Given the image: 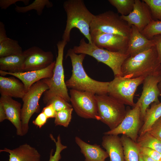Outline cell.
<instances>
[{"instance_id":"1","label":"cell","mask_w":161,"mask_h":161,"mask_svg":"<svg viewBox=\"0 0 161 161\" xmlns=\"http://www.w3.org/2000/svg\"><path fill=\"white\" fill-rule=\"evenodd\" d=\"M86 55L84 54H76L72 49L68 50L65 58H70L72 70L71 76L66 82L67 87L89 92L97 95L107 94L109 82H101L94 80L87 75L84 70L83 61Z\"/></svg>"},{"instance_id":"2","label":"cell","mask_w":161,"mask_h":161,"mask_svg":"<svg viewBox=\"0 0 161 161\" xmlns=\"http://www.w3.org/2000/svg\"><path fill=\"white\" fill-rule=\"evenodd\" d=\"M121 72L122 77L129 78L161 75V64L155 46L128 57L122 64Z\"/></svg>"},{"instance_id":"3","label":"cell","mask_w":161,"mask_h":161,"mask_svg":"<svg viewBox=\"0 0 161 161\" xmlns=\"http://www.w3.org/2000/svg\"><path fill=\"white\" fill-rule=\"evenodd\" d=\"M63 7L67 15L65 29L62 40L67 42L70 41V34L73 28H77L92 44L90 25L95 15L91 13L82 0H67L64 1Z\"/></svg>"},{"instance_id":"4","label":"cell","mask_w":161,"mask_h":161,"mask_svg":"<svg viewBox=\"0 0 161 161\" xmlns=\"http://www.w3.org/2000/svg\"><path fill=\"white\" fill-rule=\"evenodd\" d=\"M76 54H84L91 56L98 62L109 66L112 70L114 77L121 76V68L125 60L129 56L126 53L113 52L99 48L93 44L87 43L84 38L80 41L78 46L72 49Z\"/></svg>"},{"instance_id":"5","label":"cell","mask_w":161,"mask_h":161,"mask_svg":"<svg viewBox=\"0 0 161 161\" xmlns=\"http://www.w3.org/2000/svg\"><path fill=\"white\" fill-rule=\"evenodd\" d=\"M67 43L62 40L58 42L56 44L58 55L53 71V75L51 78L43 79L49 87V89L44 93L43 100L45 104L51 98L56 96L63 98L68 102H70V96L64 80L63 66L64 49Z\"/></svg>"},{"instance_id":"6","label":"cell","mask_w":161,"mask_h":161,"mask_svg":"<svg viewBox=\"0 0 161 161\" xmlns=\"http://www.w3.org/2000/svg\"><path fill=\"white\" fill-rule=\"evenodd\" d=\"M100 120L110 130L121 123L126 112L125 105L107 94L96 95Z\"/></svg>"},{"instance_id":"7","label":"cell","mask_w":161,"mask_h":161,"mask_svg":"<svg viewBox=\"0 0 161 161\" xmlns=\"http://www.w3.org/2000/svg\"><path fill=\"white\" fill-rule=\"evenodd\" d=\"M131 26L118 14L109 10L94 15L90 25V32L97 30L103 33L130 35Z\"/></svg>"},{"instance_id":"8","label":"cell","mask_w":161,"mask_h":161,"mask_svg":"<svg viewBox=\"0 0 161 161\" xmlns=\"http://www.w3.org/2000/svg\"><path fill=\"white\" fill-rule=\"evenodd\" d=\"M49 89L48 85L40 80L33 84L22 99L23 104L21 111V120L23 136L28 131L29 123L34 113L40 111V99L44 93Z\"/></svg>"},{"instance_id":"9","label":"cell","mask_w":161,"mask_h":161,"mask_svg":"<svg viewBox=\"0 0 161 161\" xmlns=\"http://www.w3.org/2000/svg\"><path fill=\"white\" fill-rule=\"evenodd\" d=\"M144 78L114 77V79L109 82L108 94L124 105L134 107L135 104L134 101V94L138 86L143 83Z\"/></svg>"},{"instance_id":"10","label":"cell","mask_w":161,"mask_h":161,"mask_svg":"<svg viewBox=\"0 0 161 161\" xmlns=\"http://www.w3.org/2000/svg\"><path fill=\"white\" fill-rule=\"evenodd\" d=\"M69 94L71 104L78 115L85 119L100 120L95 94L71 89Z\"/></svg>"},{"instance_id":"11","label":"cell","mask_w":161,"mask_h":161,"mask_svg":"<svg viewBox=\"0 0 161 161\" xmlns=\"http://www.w3.org/2000/svg\"><path fill=\"white\" fill-rule=\"evenodd\" d=\"M142 121L140 106L136 103L132 109L127 110L124 119L118 126L103 134L115 135L122 134L136 143Z\"/></svg>"},{"instance_id":"12","label":"cell","mask_w":161,"mask_h":161,"mask_svg":"<svg viewBox=\"0 0 161 161\" xmlns=\"http://www.w3.org/2000/svg\"><path fill=\"white\" fill-rule=\"evenodd\" d=\"M92 44L97 47L113 52L126 53L129 37L102 32L97 30L90 31Z\"/></svg>"},{"instance_id":"13","label":"cell","mask_w":161,"mask_h":161,"mask_svg":"<svg viewBox=\"0 0 161 161\" xmlns=\"http://www.w3.org/2000/svg\"><path fill=\"white\" fill-rule=\"evenodd\" d=\"M24 61L22 72L45 68L53 61L54 55L50 51H45L37 46H33L23 51Z\"/></svg>"},{"instance_id":"14","label":"cell","mask_w":161,"mask_h":161,"mask_svg":"<svg viewBox=\"0 0 161 161\" xmlns=\"http://www.w3.org/2000/svg\"><path fill=\"white\" fill-rule=\"evenodd\" d=\"M161 80V75L149 76L144 78L142 94L136 103L140 106L141 117L143 121L149 105L153 103H160L158 97L161 95V92L158 84Z\"/></svg>"},{"instance_id":"15","label":"cell","mask_w":161,"mask_h":161,"mask_svg":"<svg viewBox=\"0 0 161 161\" xmlns=\"http://www.w3.org/2000/svg\"><path fill=\"white\" fill-rule=\"evenodd\" d=\"M120 17L130 25L136 27L141 32L154 20L148 6L143 0H134L132 11L127 16Z\"/></svg>"},{"instance_id":"16","label":"cell","mask_w":161,"mask_h":161,"mask_svg":"<svg viewBox=\"0 0 161 161\" xmlns=\"http://www.w3.org/2000/svg\"><path fill=\"white\" fill-rule=\"evenodd\" d=\"M55 63V61H54L45 68L33 71L11 73L0 70V76H4L9 75L17 78L24 84L27 93L31 86L36 82L44 78H50L52 77Z\"/></svg>"},{"instance_id":"17","label":"cell","mask_w":161,"mask_h":161,"mask_svg":"<svg viewBox=\"0 0 161 161\" xmlns=\"http://www.w3.org/2000/svg\"><path fill=\"white\" fill-rule=\"evenodd\" d=\"M155 46L153 39L146 38L134 26L131 25L128 49L126 54L129 56L136 55Z\"/></svg>"},{"instance_id":"18","label":"cell","mask_w":161,"mask_h":161,"mask_svg":"<svg viewBox=\"0 0 161 161\" xmlns=\"http://www.w3.org/2000/svg\"><path fill=\"white\" fill-rule=\"evenodd\" d=\"M0 102L3 105L6 113L7 119L14 125L18 136H23L21 120V105L10 96L1 95Z\"/></svg>"},{"instance_id":"19","label":"cell","mask_w":161,"mask_h":161,"mask_svg":"<svg viewBox=\"0 0 161 161\" xmlns=\"http://www.w3.org/2000/svg\"><path fill=\"white\" fill-rule=\"evenodd\" d=\"M3 152L9 154L8 161H41L38 151L27 143L13 149L5 148L0 150V152Z\"/></svg>"},{"instance_id":"20","label":"cell","mask_w":161,"mask_h":161,"mask_svg":"<svg viewBox=\"0 0 161 161\" xmlns=\"http://www.w3.org/2000/svg\"><path fill=\"white\" fill-rule=\"evenodd\" d=\"M0 93L1 95L22 99L26 92L24 84L20 80L13 77L0 76Z\"/></svg>"},{"instance_id":"21","label":"cell","mask_w":161,"mask_h":161,"mask_svg":"<svg viewBox=\"0 0 161 161\" xmlns=\"http://www.w3.org/2000/svg\"><path fill=\"white\" fill-rule=\"evenodd\" d=\"M101 145L108 154L109 161H125L123 146L118 135H104Z\"/></svg>"},{"instance_id":"22","label":"cell","mask_w":161,"mask_h":161,"mask_svg":"<svg viewBox=\"0 0 161 161\" xmlns=\"http://www.w3.org/2000/svg\"><path fill=\"white\" fill-rule=\"evenodd\" d=\"M75 141L85 157L84 161H104L109 157L107 152L100 145L87 143L78 136L75 137Z\"/></svg>"},{"instance_id":"23","label":"cell","mask_w":161,"mask_h":161,"mask_svg":"<svg viewBox=\"0 0 161 161\" xmlns=\"http://www.w3.org/2000/svg\"><path fill=\"white\" fill-rule=\"evenodd\" d=\"M24 61L23 53L0 58V70L11 73L22 72Z\"/></svg>"},{"instance_id":"24","label":"cell","mask_w":161,"mask_h":161,"mask_svg":"<svg viewBox=\"0 0 161 161\" xmlns=\"http://www.w3.org/2000/svg\"><path fill=\"white\" fill-rule=\"evenodd\" d=\"M161 117V102L152 103L148 108L143 120V124L139 131V136L149 131L154 123Z\"/></svg>"},{"instance_id":"25","label":"cell","mask_w":161,"mask_h":161,"mask_svg":"<svg viewBox=\"0 0 161 161\" xmlns=\"http://www.w3.org/2000/svg\"><path fill=\"white\" fill-rule=\"evenodd\" d=\"M122 144L125 161H139V146L127 136L122 135L120 138Z\"/></svg>"},{"instance_id":"26","label":"cell","mask_w":161,"mask_h":161,"mask_svg":"<svg viewBox=\"0 0 161 161\" xmlns=\"http://www.w3.org/2000/svg\"><path fill=\"white\" fill-rule=\"evenodd\" d=\"M22 48L18 41L8 38L0 43V58L23 53Z\"/></svg>"},{"instance_id":"27","label":"cell","mask_w":161,"mask_h":161,"mask_svg":"<svg viewBox=\"0 0 161 161\" xmlns=\"http://www.w3.org/2000/svg\"><path fill=\"white\" fill-rule=\"evenodd\" d=\"M15 11L18 13H25L32 10H35L37 14L41 16L45 7L49 8L53 4L52 2L48 0H35L33 2L25 6H19L15 5Z\"/></svg>"},{"instance_id":"28","label":"cell","mask_w":161,"mask_h":161,"mask_svg":"<svg viewBox=\"0 0 161 161\" xmlns=\"http://www.w3.org/2000/svg\"><path fill=\"white\" fill-rule=\"evenodd\" d=\"M136 143L140 147L151 148L161 153V141L148 132L139 136Z\"/></svg>"},{"instance_id":"29","label":"cell","mask_w":161,"mask_h":161,"mask_svg":"<svg viewBox=\"0 0 161 161\" xmlns=\"http://www.w3.org/2000/svg\"><path fill=\"white\" fill-rule=\"evenodd\" d=\"M108 1L117 9L121 16H126L133 10L134 0H109Z\"/></svg>"},{"instance_id":"30","label":"cell","mask_w":161,"mask_h":161,"mask_svg":"<svg viewBox=\"0 0 161 161\" xmlns=\"http://www.w3.org/2000/svg\"><path fill=\"white\" fill-rule=\"evenodd\" d=\"M73 110V108H70L56 112L54 120L55 125L68 127L71 121Z\"/></svg>"},{"instance_id":"31","label":"cell","mask_w":161,"mask_h":161,"mask_svg":"<svg viewBox=\"0 0 161 161\" xmlns=\"http://www.w3.org/2000/svg\"><path fill=\"white\" fill-rule=\"evenodd\" d=\"M142 34L148 39L161 35V20H153L142 31Z\"/></svg>"},{"instance_id":"32","label":"cell","mask_w":161,"mask_h":161,"mask_svg":"<svg viewBox=\"0 0 161 161\" xmlns=\"http://www.w3.org/2000/svg\"><path fill=\"white\" fill-rule=\"evenodd\" d=\"M49 136L51 139L55 142V144L56 150L53 155V149H52L51 150L49 161H59L61 158V152L63 150L66 148L67 146L62 144L59 135L57 137V141L52 134H50Z\"/></svg>"},{"instance_id":"33","label":"cell","mask_w":161,"mask_h":161,"mask_svg":"<svg viewBox=\"0 0 161 161\" xmlns=\"http://www.w3.org/2000/svg\"><path fill=\"white\" fill-rule=\"evenodd\" d=\"M148 6L153 19L161 20V0H143Z\"/></svg>"},{"instance_id":"34","label":"cell","mask_w":161,"mask_h":161,"mask_svg":"<svg viewBox=\"0 0 161 161\" xmlns=\"http://www.w3.org/2000/svg\"><path fill=\"white\" fill-rule=\"evenodd\" d=\"M52 104L56 112L67 108H72L71 104L63 98L58 96L51 98L46 104L47 105Z\"/></svg>"},{"instance_id":"35","label":"cell","mask_w":161,"mask_h":161,"mask_svg":"<svg viewBox=\"0 0 161 161\" xmlns=\"http://www.w3.org/2000/svg\"><path fill=\"white\" fill-rule=\"evenodd\" d=\"M140 153L145 155L156 161H161V153L151 148L139 146Z\"/></svg>"},{"instance_id":"36","label":"cell","mask_w":161,"mask_h":161,"mask_svg":"<svg viewBox=\"0 0 161 161\" xmlns=\"http://www.w3.org/2000/svg\"><path fill=\"white\" fill-rule=\"evenodd\" d=\"M148 132L161 141V117L154 123Z\"/></svg>"},{"instance_id":"37","label":"cell","mask_w":161,"mask_h":161,"mask_svg":"<svg viewBox=\"0 0 161 161\" xmlns=\"http://www.w3.org/2000/svg\"><path fill=\"white\" fill-rule=\"evenodd\" d=\"M18 1H22L26 5L29 3V0H0V7L2 10H5L13 4Z\"/></svg>"},{"instance_id":"38","label":"cell","mask_w":161,"mask_h":161,"mask_svg":"<svg viewBox=\"0 0 161 161\" xmlns=\"http://www.w3.org/2000/svg\"><path fill=\"white\" fill-rule=\"evenodd\" d=\"M48 118L45 114L41 112L33 121L32 123L39 128H41L47 122Z\"/></svg>"},{"instance_id":"39","label":"cell","mask_w":161,"mask_h":161,"mask_svg":"<svg viewBox=\"0 0 161 161\" xmlns=\"http://www.w3.org/2000/svg\"><path fill=\"white\" fill-rule=\"evenodd\" d=\"M42 112L45 114L48 119L55 118L56 112L52 104L47 105L43 108Z\"/></svg>"},{"instance_id":"40","label":"cell","mask_w":161,"mask_h":161,"mask_svg":"<svg viewBox=\"0 0 161 161\" xmlns=\"http://www.w3.org/2000/svg\"><path fill=\"white\" fill-rule=\"evenodd\" d=\"M152 39L155 41L158 59L161 64V35H156Z\"/></svg>"},{"instance_id":"41","label":"cell","mask_w":161,"mask_h":161,"mask_svg":"<svg viewBox=\"0 0 161 161\" xmlns=\"http://www.w3.org/2000/svg\"><path fill=\"white\" fill-rule=\"evenodd\" d=\"M8 38L6 35V30L4 23L0 22V43L7 40Z\"/></svg>"},{"instance_id":"42","label":"cell","mask_w":161,"mask_h":161,"mask_svg":"<svg viewBox=\"0 0 161 161\" xmlns=\"http://www.w3.org/2000/svg\"><path fill=\"white\" fill-rule=\"evenodd\" d=\"M7 119V116L4 107L0 102V122H1Z\"/></svg>"},{"instance_id":"43","label":"cell","mask_w":161,"mask_h":161,"mask_svg":"<svg viewBox=\"0 0 161 161\" xmlns=\"http://www.w3.org/2000/svg\"><path fill=\"white\" fill-rule=\"evenodd\" d=\"M144 161H156L148 156L143 154H141Z\"/></svg>"},{"instance_id":"44","label":"cell","mask_w":161,"mask_h":161,"mask_svg":"<svg viewBox=\"0 0 161 161\" xmlns=\"http://www.w3.org/2000/svg\"><path fill=\"white\" fill-rule=\"evenodd\" d=\"M158 87L161 92V80L158 84Z\"/></svg>"},{"instance_id":"45","label":"cell","mask_w":161,"mask_h":161,"mask_svg":"<svg viewBox=\"0 0 161 161\" xmlns=\"http://www.w3.org/2000/svg\"><path fill=\"white\" fill-rule=\"evenodd\" d=\"M139 161H144L140 153V154Z\"/></svg>"},{"instance_id":"46","label":"cell","mask_w":161,"mask_h":161,"mask_svg":"<svg viewBox=\"0 0 161 161\" xmlns=\"http://www.w3.org/2000/svg\"></svg>"}]
</instances>
